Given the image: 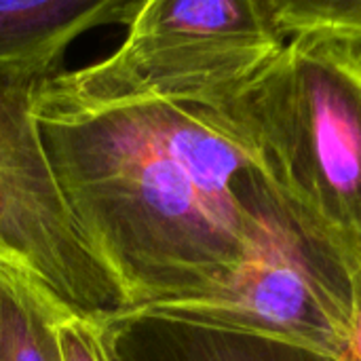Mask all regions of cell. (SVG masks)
I'll return each instance as SVG.
<instances>
[{"label": "cell", "mask_w": 361, "mask_h": 361, "mask_svg": "<svg viewBox=\"0 0 361 361\" xmlns=\"http://www.w3.org/2000/svg\"><path fill=\"white\" fill-rule=\"evenodd\" d=\"M53 173L129 311L203 298L273 235L279 192L224 112L32 91Z\"/></svg>", "instance_id": "obj_1"}, {"label": "cell", "mask_w": 361, "mask_h": 361, "mask_svg": "<svg viewBox=\"0 0 361 361\" xmlns=\"http://www.w3.org/2000/svg\"><path fill=\"white\" fill-rule=\"evenodd\" d=\"M218 110L245 137L277 192L357 260L360 49L324 38H290L277 59L239 97Z\"/></svg>", "instance_id": "obj_2"}, {"label": "cell", "mask_w": 361, "mask_h": 361, "mask_svg": "<svg viewBox=\"0 0 361 361\" xmlns=\"http://www.w3.org/2000/svg\"><path fill=\"white\" fill-rule=\"evenodd\" d=\"M269 0H146L106 59L47 78L87 102L224 108L283 51Z\"/></svg>", "instance_id": "obj_3"}, {"label": "cell", "mask_w": 361, "mask_h": 361, "mask_svg": "<svg viewBox=\"0 0 361 361\" xmlns=\"http://www.w3.org/2000/svg\"><path fill=\"white\" fill-rule=\"evenodd\" d=\"M355 262L279 195L269 243L218 290L137 311L288 343L341 361Z\"/></svg>", "instance_id": "obj_4"}, {"label": "cell", "mask_w": 361, "mask_h": 361, "mask_svg": "<svg viewBox=\"0 0 361 361\" xmlns=\"http://www.w3.org/2000/svg\"><path fill=\"white\" fill-rule=\"evenodd\" d=\"M34 85L0 82V245L74 311L127 313L121 283L91 247L53 173L32 114Z\"/></svg>", "instance_id": "obj_5"}, {"label": "cell", "mask_w": 361, "mask_h": 361, "mask_svg": "<svg viewBox=\"0 0 361 361\" xmlns=\"http://www.w3.org/2000/svg\"><path fill=\"white\" fill-rule=\"evenodd\" d=\"M146 0H0V82L57 76L68 47L85 32L129 25Z\"/></svg>", "instance_id": "obj_6"}, {"label": "cell", "mask_w": 361, "mask_h": 361, "mask_svg": "<svg viewBox=\"0 0 361 361\" xmlns=\"http://www.w3.org/2000/svg\"><path fill=\"white\" fill-rule=\"evenodd\" d=\"M108 322L121 361H334L296 345L142 311Z\"/></svg>", "instance_id": "obj_7"}, {"label": "cell", "mask_w": 361, "mask_h": 361, "mask_svg": "<svg viewBox=\"0 0 361 361\" xmlns=\"http://www.w3.org/2000/svg\"><path fill=\"white\" fill-rule=\"evenodd\" d=\"M66 307L21 256L0 245V361H61L53 322Z\"/></svg>", "instance_id": "obj_8"}, {"label": "cell", "mask_w": 361, "mask_h": 361, "mask_svg": "<svg viewBox=\"0 0 361 361\" xmlns=\"http://www.w3.org/2000/svg\"><path fill=\"white\" fill-rule=\"evenodd\" d=\"M281 34L324 38L361 51V0H269Z\"/></svg>", "instance_id": "obj_9"}, {"label": "cell", "mask_w": 361, "mask_h": 361, "mask_svg": "<svg viewBox=\"0 0 361 361\" xmlns=\"http://www.w3.org/2000/svg\"><path fill=\"white\" fill-rule=\"evenodd\" d=\"M61 361H121L108 315H85L66 307L53 322Z\"/></svg>", "instance_id": "obj_10"}, {"label": "cell", "mask_w": 361, "mask_h": 361, "mask_svg": "<svg viewBox=\"0 0 361 361\" xmlns=\"http://www.w3.org/2000/svg\"><path fill=\"white\" fill-rule=\"evenodd\" d=\"M341 361H361V254L351 269V313L349 334Z\"/></svg>", "instance_id": "obj_11"}]
</instances>
